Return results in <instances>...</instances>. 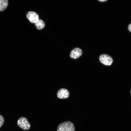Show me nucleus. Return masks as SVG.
Here are the masks:
<instances>
[{
  "mask_svg": "<svg viewBox=\"0 0 131 131\" xmlns=\"http://www.w3.org/2000/svg\"><path fill=\"white\" fill-rule=\"evenodd\" d=\"M74 124L70 121H65L60 124L58 126L57 131H75Z\"/></svg>",
  "mask_w": 131,
  "mask_h": 131,
  "instance_id": "f257e3e1",
  "label": "nucleus"
},
{
  "mask_svg": "<svg viewBox=\"0 0 131 131\" xmlns=\"http://www.w3.org/2000/svg\"><path fill=\"white\" fill-rule=\"evenodd\" d=\"M128 29L131 32V23L130 24L128 25Z\"/></svg>",
  "mask_w": 131,
  "mask_h": 131,
  "instance_id": "9d476101",
  "label": "nucleus"
},
{
  "mask_svg": "<svg viewBox=\"0 0 131 131\" xmlns=\"http://www.w3.org/2000/svg\"><path fill=\"white\" fill-rule=\"evenodd\" d=\"M82 53V50L81 49L78 48H75L71 51L70 57L72 58L76 59L81 56Z\"/></svg>",
  "mask_w": 131,
  "mask_h": 131,
  "instance_id": "39448f33",
  "label": "nucleus"
},
{
  "mask_svg": "<svg viewBox=\"0 0 131 131\" xmlns=\"http://www.w3.org/2000/svg\"><path fill=\"white\" fill-rule=\"evenodd\" d=\"M98 1L101 2H104L105 1H106L107 0H98Z\"/></svg>",
  "mask_w": 131,
  "mask_h": 131,
  "instance_id": "9b49d317",
  "label": "nucleus"
},
{
  "mask_svg": "<svg viewBox=\"0 0 131 131\" xmlns=\"http://www.w3.org/2000/svg\"></svg>",
  "mask_w": 131,
  "mask_h": 131,
  "instance_id": "f8f14e48",
  "label": "nucleus"
},
{
  "mask_svg": "<svg viewBox=\"0 0 131 131\" xmlns=\"http://www.w3.org/2000/svg\"><path fill=\"white\" fill-rule=\"evenodd\" d=\"M68 91L65 88H62L60 89L57 93V97L60 99H63L68 98L69 96Z\"/></svg>",
  "mask_w": 131,
  "mask_h": 131,
  "instance_id": "423d86ee",
  "label": "nucleus"
},
{
  "mask_svg": "<svg viewBox=\"0 0 131 131\" xmlns=\"http://www.w3.org/2000/svg\"><path fill=\"white\" fill-rule=\"evenodd\" d=\"M8 5L7 0H0V11L5 10L7 7Z\"/></svg>",
  "mask_w": 131,
  "mask_h": 131,
  "instance_id": "6e6552de",
  "label": "nucleus"
},
{
  "mask_svg": "<svg viewBox=\"0 0 131 131\" xmlns=\"http://www.w3.org/2000/svg\"><path fill=\"white\" fill-rule=\"evenodd\" d=\"M27 18L31 23H35L39 20V16L35 12L29 11L26 14Z\"/></svg>",
  "mask_w": 131,
  "mask_h": 131,
  "instance_id": "20e7f679",
  "label": "nucleus"
},
{
  "mask_svg": "<svg viewBox=\"0 0 131 131\" xmlns=\"http://www.w3.org/2000/svg\"><path fill=\"white\" fill-rule=\"evenodd\" d=\"M35 26L38 30H41L45 27V24L43 20L41 19H39L38 21L34 23Z\"/></svg>",
  "mask_w": 131,
  "mask_h": 131,
  "instance_id": "0eeeda50",
  "label": "nucleus"
},
{
  "mask_svg": "<svg viewBox=\"0 0 131 131\" xmlns=\"http://www.w3.org/2000/svg\"><path fill=\"white\" fill-rule=\"evenodd\" d=\"M17 124L19 127L24 130H28L30 128V124L27 119L21 117L17 121Z\"/></svg>",
  "mask_w": 131,
  "mask_h": 131,
  "instance_id": "f03ea898",
  "label": "nucleus"
},
{
  "mask_svg": "<svg viewBox=\"0 0 131 131\" xmlns=\"http://www.w3.org/2000/svg\"><path fill=\"white\" fill-rule=\"evenodd\" d=\"M4 121V119L3 117L0 114V128L3 125Z\"/></svg>",
  "mask_w": 131,
  "mask_h": 131,
  "instance_id": "1a4fd4ad",
  "label": "nucleus"
},
{
  "mask_svg": "<svg viewBox=\"0 0 131 131\" xmlns=\"http://www.w3.org/2000/svg\"><path fill=\"white\" fill-rule=\"evenodd\" d=\"M99 59L101 63L106 66H110L113 62L112 57L106 54H102L100 55Z\"/></svg>",
  "mask_w": 131,
  "mask_h": 131,
  "instance_id": "7ed1b4c3",
  "label": "nucleus"
}]
</instances>
